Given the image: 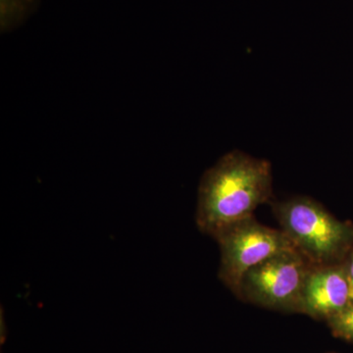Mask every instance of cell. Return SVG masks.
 Returning a JSON list of instances; mask_svg holds the SVG:
<instances>
[{
  "instance_id": "cell-1",
  "label": "cell",
  "mask_w": 353,
  "mask_h": 353,
  "mask_svg": "<svg viewBox=\"0 0 353 353\" xmlns=\"http://www.w3.org/2000/svg\"><path fill=\"white\" fill-rule=\"evenodd\" d=\"M271 165L234 150L221 157L202 176L196 222L199 231L215 239L224 230L253 215L270 201Z\"/></svg>"
},
{
  "instance_id": "cell-2",
  "label": "cell",
  "mask_w": 353,
  "mask_h": 353,
  "mask_svg": "<svg viewBox=\"0 0 353 353\" xmlns=\"http://www.w3.org/2000/svg\"><path fill=\"white\" fill-rule=\"evenodd\" d=\"M281 230L314 266L341 263L353 240L352 228L309 197L297 196L273 205Z\"/></svg>"
},
{
  "instance_id": "cell-3",
  "label": "cell",
  "mask_w": 353,
  "mask_h": 353,
  "mask_svg": "<svg viewBox=\"0 0 353 353\" xmlns=\"http://www.w3.org/2000/svg\"><path fill=\"white\" fill-rule=\"evenodd\" d=\"M312 266L296 248L277 253L246 272L236 296L262 307L301 313L304 284Z\"/></svg>"
},
{
  "instance_id": "cell-4",
  "label": "cell",
  "mask_w": 353,
  "mask_h": 353,
  "mask_svg": "<svg viewBox=\"0 0 353 353\" xmlns=\"http://www.w3.org/2000/svg\"><path fill=\"white\" fill-rule=\"evenodd\" d=\"M219 245V278L236 296L246 272L274 255L294 248L282 230L260 224L254 216L228 227L215 238Z\"/></svg>"
},
{
  "instance_id": "cell-5",
  "label": "cell",
  "mask_w": 353,
  "mask_h": 353,
  "mask_svg": "<svg viewBox=\"0 0 353 353\" xmlns=\"http://www.w3.org/2000/svg\"><path fill=\"white\" fill-rule=\"evenodd\" d=\"M350 304L345 263L313 265L304 284L301 313L327 321Z\"/></svg>"
},
{
  "instance_id": "cell-6",
  "label": "cell",
  "mask_w": 353,
  "mask_h": 353,
  "mask_svg": "<svg viewBox=\"0 0 353 353\" xmlns=\"http://www.w3.org/2000/svg\"><path fill=\"white\" fill-rule=\"evenodd\" d=\"M39 0H1V30L8 32L25 22L38 7Z\"/></svg>"
},
{
  "instance_id": "cell-7",
  "label": "cell",
  "mask_w": 353,
  "mask_h": 353,
  "mask_svg": "<svg viewBox=\"0 0 353 353\" xmlns=\"http://www.w3.org/2000/svg\"><path fill=\"white\" fill-rule=\"evenodd\" d=\"M327 322L334 336L353 343V303Z\"/></svg>"
},
{
  "instance_id": "cell-8",
  "label": "cell",
  "mask_w": 353,
  "mask_h": 353,
  "mask_svg": "<svg viewBox=\"0 0 353 353\" xmlns=\"http://www.w3.org/2000/svg\"><path fill=\"white\" fill-rule=\"evenodd\" d=\"M347 278L350 282V301L353 303V252L350 253L347 263Z\"/></svg>"
}]
</instances>
